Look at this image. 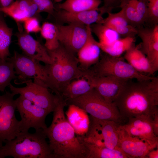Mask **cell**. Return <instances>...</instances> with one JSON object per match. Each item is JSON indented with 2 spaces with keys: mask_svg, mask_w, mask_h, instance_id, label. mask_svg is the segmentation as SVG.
<instances>
[{
  "mask_svg": "<svg viewBox=\"0 0 158 158\" xmlns=\"http://www.w3.org/2000/svg\"><path fill=\"white\" fill-rule=\"evenodd\" d=\"M113 103L124 123L128 118L158 112V78L126 82Z\"/></svg>",
  "mask_w": 158,
  "mask_h": 158,
  "instance_id": "6da1fadb",
  "label": "cell"
},
{
  "mask_svg": "<svg viewBox=\"0 0 158 158\" xmlns=\"http://www.w3.org/2000/svg\"><path fill=\"white\" fill-rule=\"evenodd\" d=\"M66 105L62 97L58 96L51 123L44 130L53 158H86V147L65 116Z\"/></svg>",
  "mask_w": 158,
  "mask_h": 158,
  "instance_id": "7a4b0ae2",
  "label": "cell"
},
{
  "mask_svg": "<svg viewBox=\"0 0 158 158\" xmlns=\"http://www.w3.org/2000/svg\"><path fill=\"white\" fill-rule=\"evenodd\" d=\"M47 51L51 59L50 63L44 65L48 77L49 88L55 95H61L67 85L74 80L84 77V73L79 67L76 55L60 43L56 48Z\"/></svg>",
  "mask_w": 158,
  "mask_h": 158,
  "instance_id": "3957f363",
  "label": "cell"
},
{
  "mask_svg": "<svg viewBox=\"0 0 158 158\" xmlns=\"http://www.w3.org/2000/svg\"><path fill=\"white\" fill-rule=\"evenodd\" d=\"M34 133H21L14 139L5 142L2 147L3 157L53 158L44 130H35Z\"/></svg>",
  "mask_w": 158,
  "mask_h": 158,
  "instance_id": "277c9868",
  "label": "cell"
},
{
  "mask_svg": "<svg viewBox=\"0 0 158 158\" xmlns=\"http://www.w3.org/2000/svg\"><path fill=\"white\" fill-rule=\"evenodd\" d=\"M65 100L66 105L77 106L95 118L112 121L121 124L123 123L116 106L107 102L94 88L77 97Z\"/></svg>",
  "mask_w": 158,
  "mask_h": 158,
  "instance_id": "5b68a950",
  "label": "cell"
},
{
  "mask_svg": "<svg viewBox=\"0 0 158 158\" xmlns=\"http://www.w3.org/2000/svg\"><path fill=\"white\" fill-rule=\"evenodd\" d=\"M99 61L86 70L88 73L98 76H113L126 79L142 81L152 79L136 70L121 57H114L104 53Z\"/></svg>",
  "mask_w": 158,
  "mask_h": 158,
  "instance_id": "8992f818",
  "label": "cell"
},
{
  "mask_svg": "<svg viewBox=\"0 0 158 158\" xmlns=\"http://www.w3.org/2000/svg\"><path fill=\"white\" fill-rule=\"evenodd\" d=\"M90 124L87 133L82 136L85 142L110 149H119L118 130L121 124L95 118L90 115Z\"/></svg>",
  "mask_w": 158,
  "mask_h": 158,
  "instance_id": "52a82bcc",
  "label": "cell"
},
{
  "mask_svg": "<svg viewBox=\"0 0 158 158\" xmlns=\"http://www.w3.org/2000/svg\"><path fill=\"white\" fill-rule=\"evenodd\" d=\"M7 59L12 63L16 74L18 75L15 81L18 80V82L16 84H23L24 81L32 78L35 83L49 89L45 67L40 61L16 51H14L12 56Z\"/></svg>",
  "mask_w": 158,
  "mask_h": 158,
  "instance_id": "ba28073f",
  "label": "cell"
},
{
  "mask_svg": "<svg viewBox=\"0 0 158 158\" xmlns=\"http://www.w3.org/2000/svg\"><path fill=\"white\" fill-rule=\"evenodd\" d=\"M14 96L9 92L0 95V144L2 146L3 143L14 139L21 133L20 121L15 115Z\"/></svg>",
  "mask_w": 158,
  "mask_h": 158,
  "instance_id": "9c48e42d",
  "label": "cell"
},
{
  "mask_svg": "<svg viewBox=\"0 0 158 158\" xmlns=\"http://www.w3.org/2000/svg\"><path fill=\"white\" fill-rule=\"evenodd\" d=\"M15 100L16 109L21 118L19 128L21 133L28 132L30 128L35 130H44L47 127L45 120L47 116L50 113L49 111L37 106L21 95Z\"/></svg>",
  "mask_w": 158,
  "mask_h": 158,
  "instance_id": "30bf717a",
  "label": "cell"
},
{
  "mask_svg": "<svg viewBox=\"0 0 158 158\" xmlns=\"http://www.w3.org/2000/svg\"><path fill=\"white\" fill-rule=\"evenodd\" d=\"M26 86L22 87H15L11 84L10 90L14 95L20 94L37 106L44 109L50 113L55 108L58 95L51 93L48 88L36 84L31 79L24 81Z\"/></svg>",
  "mask_w": 158,
  "mask_h": 158,
  "instance_id": "8fae6325",
  "label": "cell"
},
{
  "mask_svg": "<svg viewBox=\"0 0 158 158\" xmlns=\"http://www.w3.org/2000/svg\"><path fill=\"white\" fill-rule=\"evenodd\" d=\"M56 24L59 43L69 51L76 55L87 41L90 25L75 23L65 25Z\"/></svg>",
  "mask_w": 158,
  "mask_h": 158,
  "instance_id": "7c38bea8",
  "label": "cell"
},
{
  "mask_svg": "<svg viewBox=\"0 0 158 158\" xmlns=\"http://www.w3.org/2000/svg\"><path fill=\"white\" fill-rule=\"evenodd\" d=\"M152 119V116L141 115L128 118L121 126L130 135L158 147V136L154 133Z\"/></svg>",
  "mask_w": 158,
  "mask_h": 158,
  "instance_id": "4fadbf2b",
  "label": "cell"
},
{
  "mask_svg": "<svg viewBox=\"0 0 158 158\" xmlns=\"http://www.w3.org/2000/svg\"><path fill=\"white\" fill-rule=\"evenodd\" d=\"M84 72V78L110 103H113L126 82L129 80L113 76H98Z\"/></svg>",
  "mask_w": 158,
  "mask_h": 158,
  "instance_id": "5bb4252c",
  "label": "cell"
},
{
  "mask_svg": "<svg viewBox=\"0 0 158 158\" xmlns=\"http://www.w3.org/2000/svg\"><path fill=\"white\" fill-rule=\"evenodd\" d=\"M121 125L118 130V147L128 158H145L150 151L158 147L137 137L130 135L121 127Z\"/></svg>",
  "mask_w": 158,
  "mask_h": 158,
  "instance_id": "9a60e30c",
  "label": "cell"
},
{
  "mask_svg": "<svg viewBox=\"0 0 158 158\" xmlns=\"http://www.w3.org/2000/svg\"><path fill=\"white\" fill-rule=\"evenodd\" d=\"M18 31L16 34L17 44L23 54L45 64L50 63L51 58L44 45L23 29Z\"/></svg>",
  "mask_w": 158,
  "mask_h": 158,
  "instance_id": "2e32d148",
  "label": "cell"
},
{
  "mask_svg": "<svg viewBox=\"0 0 158 158\" xmlns=\"http://www.w3.org/2000/svg\"><path fill=\"white\" fill-rule=\"evenodd\" d=\"M137 35L142 42L140 49L145 55L153 69L158 70V25L152 28H139Z\"/></svg>",
  "mask_w": 158,
  "mask_h": 158,
  "instance_id": "e0dca14e",
  "label": "cell"
},
{
  "mask_svg": "<svg viewBox=\"0 0 158 158\" xmlns=\"http://www.w3.org/2000/svg\"><path fill=\"white\" fill-rule=\"evenodd\" d=\"M101 51L99 42L93 37L90 26L87 41L77 54L80 69L84 71L96 64L99 60Z\"/></svg>",
  "mask_w": 158,
  "mask_h": 158,
  "instance_id": "ac0fdd59",
  "label": "cell"
},
{
  "mask_svg": "<svg viewBox=\"0 0 158 158\" xmlns=\"http://www.w3.org/2000/svg\"><path fill=\"white\" fill-rule=\"evenodd\" d=\"M104 13L101 11L90 10L77 13H71L59 9L55 12L57 20L62 23H75L86 25L95 23H101Z\"/></svg>",
  "mask_w": 158,
  "mask_h": 158,
  "instance_id": "d6986e66",
  "label": "cell"
},
{
  "mask_svg": "<svg viewBox=\"0 0 158 158\" xmlns=\"http://www.w3.org/2000/svg\"><path fill=\"white\" fill-rule=\"evenodd\" d=\"M107 13L108 16L104 18L102 24L114 30L119 35L126 37L135 36L137 34V29L130 23L122 10L116 13Z\"/></svg>",
  "mask_w": 158,
  "mask_h": 158,
  "instance_id": "ffe728a7",
  "label": "cell"
},
{
  "mask_svg": "<svg viewBox=\"0 0 158 158\" xmlns=\"http://www.w3.org/2000/svg\"><path fill=\"white\" fill-rule=\"evenodd\" d=\"M68 105V108L65 112L67 120L77 135L84 136L90 127V116L85 111L77 106L73 104Z\"/></svg>",
  "mask_w": 158,
  "mask_h": 158,
  "instance_id": "44dd1931",
  "label": "cell"
},
{
  "mask_svg": "<svg viewBox=\"0 0 158 158\" xmlns=\"http://www.w3.org/2000/svg\"><path fill=\"white\" fill-rule=\"evenodd\" d=\"M102 0H66L59 3V9L71 13H77L90 10L99 11Z\"/></svg>",
  "mask_w": 158,
  "mask_h": 158,
  "instance_id": "7402d4cb",
  "label": "cell"
},
{
  "mask_svg": "<svg viewBox=\"0 0 158 158\" xmlns=\"http://www.w3.org/2000/svg\"><path fill=\"white\" fill-rule=\"evenodd\" d=\"M93 88L89 81L83 77L71 82L63 89L61 95L64 100L73 99L85 94Z\"/></svg>",
  "mask_w": 158,
  "mask_h": 158,
  "instance_id": "603a6c76",
  "label": "cell"
},
{
  "mask_svg": "<svg viewBox=\"0 0 158 158\" xmlns=\"http://www.w3.org/2000/svg\"><path fill=\"white\" fill-rule=\"evenodd\" d=\"M81 138L86 148V158H128L120 149L98 146L85 142Z\"/></svg>",
  "mask_w": 158,
  "mask_h": 158,
  "instance_id": "cb8c5ba5",
  "label": "cell"
},
{
  "mask_svg": "<svg viewBox=\"0 0 158 158\" xmlns=\"http://www.w3.org/2000/svg\"><path fill=\"white\" fill-rule=\"evenodd\" d=\"M135 41V36L124 37L120 38L109 45L100 47L101 50L107 54L119 57L134 45Z\"/></svg>",
  "mask_w": 158,
  "mask_h": 158,
  "instance_id": "d4e9b609",
  "label": "cell"
},
{
  "mask_svg": "<svg viewBox=\"0 0 158 158\" xmlns=\"http://www.w3.org/2000/svg\"><path fill=\"white\" fill-rule=\"evenodd\" d=\"M90 27L92 33L98 39L100 47L109 45L120 38L117 32L102 23H95Z\"/></svg>",
  "mask_w": 158,
  "mask_h": 158,
  "instance_id": "484cf974",
  "label": "cell"
},
{
  "mask_svg": "<svg viewBox=\"0 0 158 158\" xmlns=\"http://www.w3.org/2000/svg\"><path fill=\"white\" fill-rule=\"evenodd\" d=\"M41 35L45 40L44 46L47 50L56 48L59 44L58 31L56 25L48 22L44 23L41 26Z\"/></svg>",
  "mask_w": 158,
  "mask_h": 158,
  "instance_id": "4316f807",
  "label": "cell"
},
{
  "mask_svg": "<svg viewBox=\"0 0 158 158\" xmlns=\"http://www.w3.org/2000/svg\"><path fill=\"white\" fill-rule=\"evenodd\" d=\"M2 15L0 17V59H6L10 55L9 47L13 30L8 26Z\"/></svg>",
  "mask_w": 158,
  "mask_h": 158,
  "instance_id": "83f0119b",
  "label": "cell"
},
{
  "mask_svg": "<svg viewBox=\"0 0 158 158\" xmlns=\"http://www.w3.org/2000/svg\"><path fill=\"white\" fill-rule=\"evenodd\" d=\"M17 78L12 63L7 59H0V92L4 91L12 80Z\"/></svg>",
  "mask_w": 158,
  "mask_h": 158,
  "instance_id": "f1b7e54d",
  "label": "cell"
},
{
  "mask_svg": "<svg viewBox=\"0 0 158 158\" xmlns=\"http://www.w3.org/2000/svg\"><path fill=\"white\" fill-rule=\"evenodd\" d=\"M136 53L142 73L153 75L155 71L145 55L140 49L139 44L137 45Z\"/></svg>",
  "mask_w": 158,
  "mask_h": 158,
  "instance_id": "f546056e",
  "label": "cell"
},
{
  "mask_svg": "<svg viewBox=\"0 0 158 158\" xmlns=\"http://www.w3.org/2000/svg\"><path fill=\"white\" fill-rule=\"evenodd\" d=\"M137 46L133 45L126 52L124 58L136 70L142 73L141 68L139 63L136 53Z\"/></svg>",
  "mask_w": 158,
  "mask_h": 158,
  "instance_id": "4dcf8cb0",
  "label": "cell"
},
{
  "mask_svg": "<svg viewBox=\"0 0 158 158\" xmlns=\"http://www.w3.org/2000/svg\"><path fill=\"white\" fill-rule=\"evenodd\" d=\"M146 1L147 20L157 24L158 21V0H146Z\"/></svg>",
  "mask_w": 158,
  "mask_h": 158,
  "instance_id": "1f68e13d",
  "label": "cell"
},
{
  "mask_svg": "<svg viewBox=\"0 0 158 158\" xmlns=\"http://www.w3.org/2000/svg\"><path fill=\"white\" fill-rule=\"evenodd\" d=\"M38 8L37 13L44 12L54 16L55 8L51 0H33Z\"/></svg>",
  "mask_w": 158,
  "mask_h": 158,
  "instance_id": "d6a6232c",
  "label": "cell"
},
{
  "mask_svg": "<svg viewBox=\"0 0 158 158\" xmlns=\"http://www.w3.org/2000/svg\"><path fill=\"white\" fill-rule=\"evenodd\" d=\"M140 25L147 20V13L146 0H133Z\"/></svg>",
  "mask_w": 158,
  "mask_h": 158,
  "instance_id": "836d02e7",
  "label": "cell"
},
{
  "mask_svg": "<svg viewBox=\"0 0 158 158\" xmlns=\"http://www.w3.org/2000/svg\"><path fill=\"white\" fill-rule=\"evenodd\" d=\"M25 31L27 33L40 32V26L39 20L35 16L29 18L23 22Z\"/></svg>",
  "mask_w": 158,
  "mask_h": 158,
  "instance_id": "e575fe53",
  "label": "cell"
},
{
  "mask_svg": "<svg viewBox=\"0 0 158 158\" xmlns=\"http://www.w3.org/2000/svg\"><path fill=\"white\" fill-rule=\"evenodd\" d=\"M104 3V6L102 7L108 13L111 12L112 8L114 7L119 6L122 0H102Z\"/></svg>",
  "mask_w": 158,
  "mask_h": 158,
  "instance_id": "d590c367",
  "label": "cell"
},
{
  "mask_svg": "<svg viewBox=\"0 0 158 158\" xmlns=\"http://www.w3.org/2000/svg\"><path fill=\"white\" fill-rule=\"evenodd\" d=\"M152 124L154 134L156 136H158V112L153 117Z\"/></svg>",
  "mask_w": 158,
  "mask_h": 158,
  "instance_id": "8d00e7d4",
  "label": "cell"
},
{
  "mask_svg": "<svg viewBox=\"0 0 158 158\" xmlns=\"http://www.w3.org/2000/svg\"><path fill=\"white\" fill-rule=\"evenodd\" d=\"M158 158V147L150 151L146 155L145 158Z\"/></svg>",
  "mask_w": 158,
  "mask_h": 158,
  "instance_id": "74e56055",
  "label": "cell"
},
{
  "mask_svg": "<svg viewBox=\"0 0 158 158\" xmlns=\"http://www.w3.org/2000/svg\"><path fill=\"white\" fill-rule=\"evenodd\" d=\"M2 146L0 144V158H4L1 154L2 147Z\"/></svg>",
  "mask_w": 158,
  "mask_h": 158,
  "instance_id": "f35d334b",
  "label": "cell"
},
{
  "mask_svg": "<svg viewBox=\"0 0 158 158\" xmlns=\"http://www.w3.org/2000/svg\"><path fill=\"white\" fill-rule=\"evenodd\" d=\"M54 1L56 2H59L61 1L62 0H54Z\"/></svg>",
  "mask_w": 158,
  "mask_h": 158,
  "instance_id": "ab89813d",
  "label": "cell"
},
{
  "mask_svg": "<svg viewBox=\"0 0 158 158\" xmlns=\"http://www.w3.org/2000/svg\"><path fill=\"white\" fill-rule=\"evenodd\" d=\"M0 7H1V6L0 5ZM2 13L1 12H0V17L2 15L1 14V13Z\"/></svg>",
  "mask_w": 158,
  "mask_h": 158,
  "instance_id": "60d3db41",
  "label": "cell"
}]
</instances>
